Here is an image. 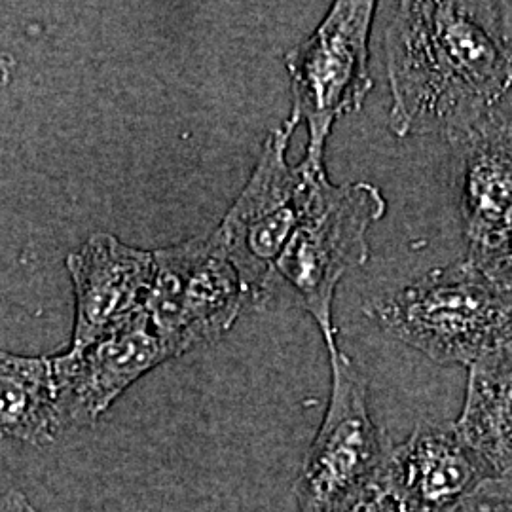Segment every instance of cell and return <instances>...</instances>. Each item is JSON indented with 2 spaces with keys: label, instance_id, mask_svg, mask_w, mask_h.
Here are the masks:
<instances>
[{
  "label": "cell",
  "instance_id": "obj_1",
  "mask_svg": "<svg viewBox=\"0 0 512 512\" xmlns=\"http://www.w3.org/2000/svg\"><path fill=\"white\" fill-rule=\"evenodd\" d=\"M385 67L397 137L454 139L512 93L495 2H389Z\"/></svg>",
  "mask_w": 512,
  "mask_h": 512
},
{
  "label": "cell",
  "instance_id": "obj_2",
  "mask_svg": "<svg viewBox=\"0 0 512 512\" xmlns=\"http://www.w3.org/2000/svg\"><path fill=\"white\" fill-rule=\"evenodd\" d=\"M366 313L437 365L469 368L512 346V293L467 258L374 300Z\"/></svg>",
  "mask_w": 512,
  "mask_h": 512
},
{
  "label": "cell",
  "instance_id": "obj_3",
  "mask_svg": "<svg viewBox=\"0 0 512 512\" xmlns=\"http://www.w3.org/2000/svg\"><path fill=\"white\" fill-rule=\"evenodd\" d=\"M387 209L384 194L370 183L334 186L327 171L311 183L302 219L279 256L275 272L310 313L325 344L336 342L332 302L338 283L363 266L370 249L366 234Z\"/></svg>",
  "mask_w": 512,
  "mask_h": 512
},
{
  "label": "cell",
  "instance_id": "obj_4",
  "mask_svg": "<svg viewBox=\"0 0 512 512\" xmlns=\"http://www.w3.org/2000/svg\"><path fill=\"white\" fill-rule=\"evenodd\" d=\"M332 370L329 404L294 484L298 512H353L370 494L393 448L368 406L359 366L327 344Z\"/></svg>",
  "mask_w": 512,
  "mask_h": 512
},
{
  "label": "cell",
  "instance_id": "obj_5",
  "mask_svg": "<svg viewBox=\"0 0 512 512\" xmlns=\"http://www.w3.org/2000/svg\"><path fill=\"white\" fill-rule=\"evenodd\" d=\"M298 124L291 114L266 137L249 181L215 230L238 270L249 306H264L272 298L277 260L302 219L313 179L325 173L287 162Z\"/></svg>",
  "mask_w": 512,
  "mask_h": 512
},
{
  "label": "cell",
  "instance_id": "obj_6",
  "mask_svg": "<svg viewBox=\"0 0 512 512\" xmlns=\"http://www.w3.org/2000/svg\"><path fill=\"white\" fill-rule=\"evenodd\" d=\"M378 6L370 0L334 2L313 35L285 54L291 114L306 124L310 137L302 164L315 171L325 169L334 124L363 109L372 90L368 42Z\"/></svg>",
  "mask_w": 512,
  "mask_h": 512
},
{
  "label": "cell",
  "instance_id": "obj_7",
  "mask_svg": "<svg viewBox=\"0 0 512 512\" xmlns=\"http://www.w3.org/2000/svg\"><path fill=\"white\" fill-rule=\"evenodd\" d=\"M154 260L145 310L171 359L219 340L249 304L215 232L158 249Z\"/></svg>",
  "mask_w": 512,
  "mask_h": 512
},
{
  "label": "cell",
  "instance_id": "obj_8",
  "mask_svg": "<svg viewBox=\"0 0 512 512\" xmlns=\"http://www.w3.org/2000/svg\"><path fill=\"white\" fill-rule=\"evenodd\" d=\"M169 359L145 308L90 346L55 355L52 370L61 431L93 425L128 387Z\"/></svg>",
  "mask_w": 512,
  "mask_h": 512
},
{
  "label": "cell",
  "instance_id": "obj_9",
  "mask_svg": "<svg viewBox=\"0 0 512 512\" xmlns=\"http://www.w3.org/2000/svg\"><path fill=\"white\" fill-rule=\"evenodd\" d=\"M486 478L454 423H420L391 448L378 490L393 512H458Z\"/></svg>",
  "mask_w": 512,
  "mask_h": 512
},
{
  "label": "cell",
  "instance_id": "obj_10",
  "mask_svg": "<svg viewBox=\"0 0 512 512\" xmlns=\"http://www.w3.org/2000/svg\"><path fill=\"white\" fill-rule=\"evenodd\" d=\"M76 293L71 349H82L143 310L152 289L154 253L95 234L67 258Z\"/></svg>",
  "mask_w": 512,
  "mask_h": 512
},
{
  "label": "cell",
  "instance_id": "obj_11",
  "mask_svg": "<svg viewBox=\"0 0 512 512\" xmlns=\"http://www.w3.org/2000/svg\"><path fill=\"white\" fill-rule=\"evenodd\" d=\"M450 143L469 251L490 247L512 232V109L507 99Z\"/></svg>",
  "mask_w": 512,
  "mask_h": 512
},
{
  "label": "cell",
  "instance_id": "obj_12",
  "mask_svg": "<svg viewBox=\"0 0 512 512\" xmlns=\"http://www.w3.org/2000/svg\"><path fill=\"white\" fill-rule=\"evenodd\" d=\"M454 425L490 478L512 475V346L469 366Z\"/></svg>",
  "mask_w": 512,
  "mask_h": 512
},
{
  "label": "cell",
  "instance_id": "obj_13",
  "mask_svg": "<svg viewBox=\"0 0 512 512\" xmlns=\"http://www.w3.org/2000/svg\"><path fill=\"white\" fill-rule=\"evenodd\" d=\"M61 435L52 357L0 349V440L42 446Z\"/></svg>",
  "mask_w": 512,
  "mask_h": 512
},
{
  "label": "cell",
  "instance_id": "obj_14",
  "mask_svg": "<svg viewBox=\"0 0 512 512\" xmlns=\"http://www.w3.org/2000/svg\"><path fill=\"white\" fill-rule=\"evenodd\" d=\"M467 260H471L497 287L512 293V232L490 247L471 249Z\"/></svg>",
  "mask_w": 512,
  "mask_h": 512
},
{
  "label": "cell",
  "instance_id": "obj_15",
  "mask_svg": "<svg viewBox=\"0 0 512 512\" xmlns=\"http://www.w3.org/2000/svg\"><path fill=\"white\" fill-rule=\"evenodd\" d=\"M458 512H512V475L486 478Z\"/></svg>",
  "mask_w": 512,
  "mask_h": 512
},
{
  "label": "cell",
  "instance_id": "obj_16",
  "mask_svg": "<svg viewBox=\"0 0 512 512\" xmlns=\"http://www.w3.org/2000/svg\"><path fill=\"white\" fill-rule=\"evenodd\" d=\"M0 512H40L19 490H8L0 494Z\"/></svg>",
  "mask_w": 512,
  "mask_h": 512
},
{
  "label": "cell",
  "instance_id": "obj_17",
  "mask_svg": "<svg viewBox=\"0 0 512 512\" xmlns=\"http://www.w3.org/2000/svg\"><path fill=\"white\" fill-rule=\"evenodd\" d=\"M495 8H497V23H499L501 37L512 55V2H495Z\"/></svg>",
  "mask_w": 512,
  "mask_h": 512
},
{
  "label": "cell",
  "instance_id": "obj_18",
  "mask_svg": "<svg viewBox=\"0 0 512 512\" xmlns=\"http://www.w3.org/2000/svg\"><path fill=\"white\" fill-rule=\"evenodd\" d=\"M353 512H393L389 509L387 501L384 499V495L380 494L378 490V484L376 488L366 495L365 499L359 503V507Z\"/></svg>",
  "mask_w": 512,
  "mask_h": 512
},
{
  "label": "cell",
  "instance_id": "obj_19",
  "mask_svg": "<svg viewBox=\"0 0 512 512\" xmlns=\"http://www.w3.org/2000/svg\"><path fill=\"white\" fill-rule=\"evenodd\" d=\"M507 103H509V105H511V109H512V93H511V95H509V97H507Z\"/></svg>",
  "mask_w": 512,
  "mask_h": 512
}]
</instances>
